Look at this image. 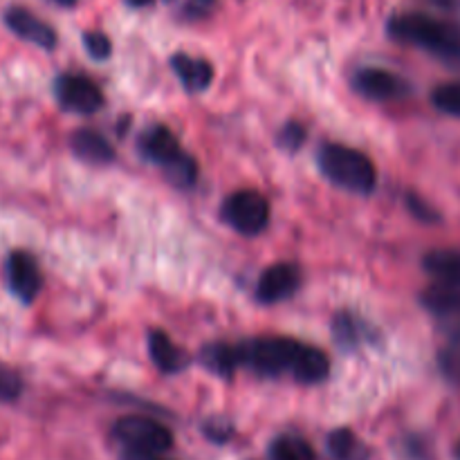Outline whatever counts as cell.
Here are the masks:
<instances>
[{
	"mask_svg": "<svg viewBox=\"0 0 460 460\" xmlns=\"http://www.w3.org/2000/svg\"><path fill=\"white\" fill-rule=\"evenodd\" d=\"M162 171L166 173V178L175 184V187L189 189L196 184L198 180V164L191 155L187 153H180L173 162H169L166 166H162Z\"/></svg>",
	"mask_w": 460,
	"mask_h": 460,
	"instance_id": "21",
	"label": "cell"
},
{
	"mask_svg": "<svg viewBox=\"0 0 460 460\" xmlns=\"http://www.w3.org/2000/svg\"><path fill=\"white\" fill-rule=\"evenodd\" d=\"M124 460H169V458H162V454H148V452H126Z\"/></svg>",
	"mask_w": 460,
	"mask_h": 460,
	"instance_id": "29",
	"label": "cell"
},
{
	"mask_svg": "<svg viewBox=\"0 0 460 460\" xmlns=\"http://www.w3.org/2000/svg\"><path fill=\"white\" fill-rule=\"evenodd\" d=\"M355 90L373 102H391V99H402L411 93L409 81L395 72L382 70V67H362L353 79Z\"/></svg>",
	"mask_w": 460,
	"mask_h": 460,
	"instance_id": "7",
	"label": "cell"
},
{
	"mask_svg": "<svg viewBox=\"0 0 460 460\" xmlns=\"http://www.w3.org/2000/svg\"><path fill=\"white\" fill-rule=\"evenodd\" d=\"M290 371L292 376L299 382H304V385H317V382L326 380L328 377V373H331V362H328V358L319 349L301 344Z\"/></svg>",
	"mask_w": 460,
	"mask_h": 460,
	"instance_id": "14",
	"label": "cell"
},
{
	"mask_svg": "<svg viewBox=\"0 0 460 460\" xmlns=\"http://www.w3.org/2000/svg\"><path fill=\"white\" fill-rule=\"evenodd\" d=\"M84 45L85 52L94 58V61H103V58L111 57V39L102 31H85L84 34Z\"/></svg>",
	"mask_w": 460,
	"mask_h": 460,
	"instance_id": "25",
	"label": "cell"
},
{
	"mask_svg": "<svg viewBox=\"0 0 460 460\" xmlns=\"http://www.w3.org/2000/svg\"><path fill=\"white\" fill-rule=\"evenodd\" d=\"M407 205H409V209H411V214L416 216V218L425 220V223H436V220L440 218V216L436 214V211L431 209L425 200H420V198L413 196V193L407 198Z\"/></svg>",
	"mask_w": 460,
	"mask_h": 460,
	"instance_id": "28",
	"label": "cell"
},
{
	"mask_svg": "<svg viewBox=\"0 0 460 460\" xmlns=\"http://www.w3.org/2000/svg\"><path fill=\"white\" fill-rule=\"evenodd\" d=\"M205 3H209V0H205Z\"/></svg>",
	"mask_w": 460,
	"mask_h": 460,
	"instance_id": "34",
	"label": "cell"
},
{
	"mask_svg": "<svg viewBox=\"0 0 460 460\" xmlns=\"http://www.w3.org/2000/svg\"><path fill=\"white\" fill-rule=\"evenodd\" d=\"M422 268L436 281H460V250H434L422 259Z\"/></svg>",
	"mask_w": 460,
	"mask_h": 460,
	"instance_id": "19",
	"label": "cell"
},
{
	"mask_svg": "<svg viewBox=\"0 0 460 460\" xmlns=\"http://www.w3.org/2000/svg\"><path fill=\"white\" fill-rule=\"evenodd\" d=\"M301 272L290 263H277L265 270L256 286V296L261 304H279L286 301L299 290Z\"/></svg>",
	"mask_w": 460,
	"mask_h": 460,
	"instance_id": "9",
	"label": "cell"
},
{
	"mask_svg": "<svg viewBox=\"0 0 460 460\" xmlns=\"http://www.w3.org/2000/svg\"><path fill=\"white\" fill-rule=\"evenodd\" d=\"M454 456H456V460H460V440H458L456 449H454Z\"/></svg>",
	"mask_w": 460,
	"mask_h": 460,
	"instance_id": "33",
	"label": "cell"
},
{
	"mask_svg": "<svg viewBox=\"0 0 460 460\" xmlns=\"http://www.w3.org/2000/svg\"><path fill=\"white\" fill-rule=\"evenodd\" d=\"M328 454L332 460H371V449L350 429H335L328 436Z\"/></svg>",
	"mask_w": 460,
	"mask_h": 460,
	"instance_id": "18",
	"label": "cell"
},
{
	"mask_svg": "<svg viewBox=\"0 0 460 460\" xmlns=\"http://www.w3.org/2000/svg\"><path fill=\"white\" fill-rule=\"evenodd\" d=\"M171 66H173V72L189 90H205L211 84V79H214V67L205 58L175 54L171 58Z\"/></svg>",
	"mask_w": 460,
	"mask_h": 460,
	"instance_id": "16",
	"label": "cell"
},
{
	"mask_svg": "<svg viewBox=\"0 0 460 460\" xmlns=\"http://www.w3.org/2000/svg\"><path fill=\"white\" fill-rule=\"evenodd\" d=\"M52 3H57L58 7H75L76 0H52Z\"/></svg>",
	"mask_w": 460,
	"mask_h": 460,
	"instance_id": "31",
	"label": "cell"
},
{
	"mask_svg": "<svg viewBox=\"0 0 460 460\" xmlns=\"http://www.w3.org/2000/svg\"><path fill=\"white\" fill-rule=\"evenodd\" d=\"M422 305L438 317L460 314V281H436L420 295Z\"/></svg>",
	"mask_w": 460,
	"mask_h": 460,
	"instance_id": "13",
	"label": "cell"
},
{
	"mask_svg": "<svg viewBox=\"0 0 460 460\" xmlns=\"http://www.w3.org/2000/svg\"><path fill=\"white\" fill-rule=\"evenodd\" d=\"M431 102L440 112L452 117H460V81L443 84L431 93Z\"/></svg>",
	"mask_w": 460,
	"mask_h": 460,
	"instance_id": "22",
	"label": "cell"
},
{
	"mask_svg": "<svg viewBox=\"0 0 460 460\" xmlns=\"http://www.w3.org/2000/svg\"><path fill=\"white\" fill-rule=\"evenodd\" d=\"M139 151L144 153L146 160L166 166L182 153V148L166 126H153L139 137Z\"/></svg>",
	"mask_w": 460,
	"mask_h": 460,
	"instance_id": "11",
	"label": "cell"
},
{
	"mask_svg": "<svg viewBox=\"0 0 460 460\" xmlns=\"http://www.w3.org/2000/svg\"><path fill=\"white\" fill-rule=\"evenodd\" d=\"M389 34L402 43L418 45L445 61H460V22L440 21L427 13H400L389 21Z\"/></svg>",
	"mask_w": 460,
	"mask_h": 460,
	"instance_id": "1",
	"label": "cell"
},
{
	"mask_svg": "<svg viewBox=\"0 0 460 460\" xmlns=\"http://www.w3.org/2000/svg\"><path fill=\"white\" fill-rule=\"evenodd\" d=\"M200 362L207 371L223 377H232L234 371H236L238 367H243L241 350H238V346H232V344L205 346L200 353Z\"/></svg>",
	"mask_w": 460,
	"mask_h": 460,
	"instance_id": "17",
	"label": "cell"
},
{
	"mask_svg": "<svg viewBox=\"0 0 460 460\" xmlns=\"http://www.w3.org/2000/svg\"><path fill=\"white\" fill-rule=\"evenodd\" d=\"M112 436L128 452L164 454L173 447V434L164 425L146 416L119 418L112 427Z\"/></svg>",
	"mask_w": 460,
	"mask_h": 460,
	"instance_id": "4",
	"label": "cell"
},
{
	"mask_svg": "<svg viewBox=\"0 0 460 460\" xmlns=\"http://www.w3.org/2000/svg\"><path fill=\"white\" fill-rule=\"evenodd\" d=\"M319 169L332 184L359 196H368L377 184L376 164L362 151L341 144H326L319 151Z\"/></svg>",
	"mask_w": 460,
	"mask_h": 460,
	"instance_id": "2",
	"label": "cell"
},
{
	"mask_svg": "<svg viewBox=\"0 0 460 460\" xmlns=\"http://www.w3.org/2000/svg\"><path fill=\"white\" fill-rule=\"evenodd\" d=\"M440 368L449 380H460V332L452 335L449 346L440 353Z\"/></svg>",
	"mask_w": 460,
	"mask_h": 460,
	"instance_id": "24",
	"label": "cell"
},
{
	"mask_svg": "<svg viewBox=\"0 0 460 460\" xmlns=\"http://www.w3.org/2000/svg\"><path fill=\"white\" fill-rule=\"evenodd\" d=\"M4 25H7L18 39L36 45V48H43V49L57 48V31H54L48 22L40 21L39 16H34L30 9L9 7L7 12H4Z\"/></svg>",
	"mask_w": 460,
	"mask_h": 460,
	"instance_id": "10",
	"label": "cell"
},
{
	"mask_svg": "<svg viewBox=\"0 0 460 460\" xmlns=\"http://www.w3.org/2000/svg\"><path fill=\"white\" fill-rule=\"evenodd\" d=\"M205 434L207 438L214 440V443H225V440L232 438L234 429L227 420H223V418H214V420H209L205 425Z\"/></svg>",
	"mask_w": 460,
	"mask_h": 460,
	"instance_id": "27",
	"label": "cell"
},
{
	"mask_svg": "<svg viewBox=\"0 0 460 460\" xmlns=\"http://www.w3.org/2000/svg\"><path fill=\"white\" fill-rule=\"evenodd\" d=\"M270 460H317L313 445L299 436H281L270 445Z\"/></svg>",
	"mask_w": 460,
	"mask_h": 460,
	"instance_id": "20",
	"label": "cell"
},
{
	"mask_svg": "<svg viewBox=\"0 0 460 460\" xmlns=\"http://www.w3.org/2000/svg\"><path fill=\"white\" fill-rule=\"evenodd\" d=\"M148 353L162 373H178L187 367V355L169 340L164 331H153L148 335Z\"/></svg>",
	"mask_w": 460,
	"mask_h": 460,
	"instance_id": "15",
	"label": "cell"
},
{
	"mask_svg": "<svg viewBox=\"0 0 460 460\" xmlns=\"http://www.w3.org/2000/svg\"><path fill=\"white\" fill-rule=\"evenodd\" d=\"M304 142H305L304 126L296 124V121H290V124L283 126L281 135H279V144H281L283 148H288V151H296Z\"/></svg>",
	"mask_w": 460,
	"mask_h": 460,
	"instance_id": "26",
	"label": "cell"
},
{
	"mask_svg": "<svg viewBox=\"0 0 460 460\" xmlns=\"http://www.w3.org/2000/svg\"><path fill=\"white\" fill-rule=\"evenodd\" d=\"M151 0H128V4H133V7H144V4H148Z\"/></svg>",
	"mask_w": 460,
	"mask_h": 460,
	"instance_id": "32",
	"label": "cell"
},
{
	"mask_svg": "<svg viewBox=\"0 0 460 460\" xmlns=\"http://www.w3.org/2000/svg\"><path fill=\"white\" fill-rule=\"evenodd\" d=\"M7 286L22 304H31L39 296L43 279L36 261L27 252H12L7 259Z\"/></svg>",
	"mask_w": 460,
	"mask_h": 460,
	"instance_id": "8",
	"label": "cell"
},
{
	"mask_svg": "<svg viewBox=\"0 0 460 460\" xmlns=\"http://www.w3.org/2000/svg\"><path fill=\"white\" fill-rule=\"evenodd\" d=\"M299 349V341L290 337H263L238 344L243 367H250L261 376H279L286 368H292Z\"/></svg>",
	"mask_w": 460,
	"mask_h": 460,
	"instance_id": "3",
	"label": "cell"
},
{
	"mask_svg": "<svg viewBox=\"0 0 460 460\" xmlns=\"http://www.w3.org/2000/svg\"><path fill=\"white\" fill-rule=\"evenodd\" d=\"M431 4L440 9H458L460 7V0H429Z\"/></svg>",
	"mask_w": 460,
	"mask_h": 460,
	"instance_id": "30",
	"label": "cell"
},
{
	"mask_svg": "<svg viewBox=\"0 0 460 460\" xmlns=\"http://www.w3.org/2000/svg\"><path fill=\"white\" fill-rule=\"evenodd\" d=\"M70 148L79 160L90 162V164H108L115 160V148L97 130H75L70 137Z\"/></svg>",
	"mask_w": 460,
	"mask_h": 460,
	"instance_id": "12",
	"label": "cell"
},
{
	"mask_svg": "<svg viewBox=\"0 0 460 460\" xmlns=\"http://www.w3.org/2000/svg\"><path fill=\"white\" fill-rule=\"evenodd\" d=\"M332 328H335V340L340 346L355 349L359 344V328L353 317H349V314H337L335 326Z\"/></svg>",
	"mask_w": 460,
	"mask_h": 460,
	"instance_id": "23",
	"label": "cell"
},
{
	"mask_svg": "<svg viewBox=\"0 0 460 460\" xmlns=\"http://www.w3.org/2000/svg\"><path fill=\"white\" fill-rule=\"evenodd\" d=\"M54 94L61 108L76 115H93L103 106V93L94 81L81 75H61L54 81Z\"/></svg>",
	"mask_w": 460,
	"mask_h": 460,
	"instance_id": "6",
	"label": "cell"
},
{
	"mask_svg": "<svg viewBox=\"0 0 460 460\" xmlns=\"http://www.w3.org/2000/svg\"><path fill=\"white\" fill-rule=\"evenodd\" d=\"M223 220L245 236H256L270 223V205L259 191H236L223 202Z\"/></svg>",
	"mask_w": 460,
	"mask_h": 460,
	"instance_id": "5",
	"label": "cell"
}]
</instances>
